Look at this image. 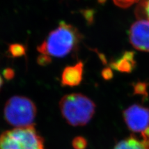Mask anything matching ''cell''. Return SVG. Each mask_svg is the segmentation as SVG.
Returning a JSON list of instances; mask_svg holds the SVG:
<instances>
[{
    "instance_id": "obj_1",
    "label": "cell",
    "mask_w": 149,
    "mask_h": 149,
    "mask_svg": "<svg viewBox=\"0 0 149 149\" xmlns=\"http://www.w3.org/2000/svg\"><path fill=\"white\" fill-rule=\"evenodd\" d=\"M81 39V35L75 27L61 22L50 32L37 50L49 57H63L77 49Z\"/></svg>"
},
{
    "instance_id": "obj_2",
    "label": "cell",
    "mask_w": 149,
    "mask_h": 149,
    "mask_svg": "<svg viewBox=\"0 0 149 149\" xmlns=\"http://www.w3.org/2000/svg\"><path fill=\"white\" fill-rule=\"evenodd\" d=\"M59 106L63 118L73 126L86 125L93 117L96 109L95 102L80 93L64 96Z\"/></svg>"
},
{
    "instance_id": "obj_3",
    "label": "cell",
    "mask_w": 149,
    "mask_h": 149,
    "mask_svg": "<svg viewBox=\"0 0 149 149\" xmlns=\"http://www.w3.org/2000/svg\"><path fill=\"white\" fill-rule=\"evenodd\" d=\"M0 149H46L34 125L6 130L0 136Z\"/></svg>"
},
{
    "instance_id": "obj_4",
    "label": "cell",
    "mask_w": 149,
    "mask_h": 149,
    "mask_svg": "<svg viewBox=\"0 0 149 149\" xmlns=\"http://www.w3.org/2000/svg\"><path fill=\"white\" fill-rule=\"evenodd\" d=\"M37 114L34 102L22 96H14L6 102L4 116L6 122L13 126L24 127L33 125Z\"/></svg>"
},
{
    "instance_id": "obj_5",
    "label": "cell",
    "mask_w": 149,
    "mask_h": 149,
    "mask_svg": "<svg viewBox=\"0 0 149 149\" xmlns=\"http://www.w3.org/2000/svg\"><path fill=\"white\" fill-rule=\"evenodd\" d=\"M124 119L128 128L134 132H145L149 128V109L133 104L123 111Z\"/></svg>"
},
{
    "instance_id": "obj_6",
    "label": "cell",
    "mask_w": 149,
    "mask_h": 149,
    "mask_svg": "<svg viewBox=\"0 0 149 149\" xmlns=\"http://www.w3.org/2000/svg\"><path fill=\"white\" fill-rule=\"evenodd\" d=\"M130 42L135 49L149 52V21L139 19L130 27Z\"/></svg>"
},
{
    "instance_id": "obj_7",
    "label": "cell",
    "mask_w": 149,
    "mask_h": 149,
    "mask_svg": "<svg viewBox=\"0 0 149 149\" xmlns=\"http://www.w3.org/2000/svg\"><path fill=\"white\" fill-rule=\"evenodd\" d=\"M83 74V63L78 62L73 66L67 67L62 74L61 83L63 86H76L82 81Z\"/></svg>"
},
{
    "instance_id": "obj_8",
    "label": "cell",
    "mask_w": 149,
    "mask_h": 149,
    "mask_svg": "<svg viewBox=\"0 0 149 149\" xmlns=\"http://www.w3.org/2000/svg\"><path fill=\"white\" fill-rule=\"evenodd\" d=\"M135 65L134 54L132 52H125L122 57L111 63V67L119 72H130L134 68Z\"/></svg>"
},
{
    "instance_id": "obj_9",
    "label": "cell",
    "mask_w": 149,
    "mask_h": 149,
    "mask_svg": "<svg viewBox=\"0 0 149 149\" xmlns=\"http://www.w3.org/2000/svg\"><path fill=\"white\" fill-rule=\"evenodd\" d=\"M114 149H149V142L145 140L139 141L134 137H129L119 142Z\"/></svg>"
},
{
    "instance_id": "obj_10",
    "label": "cell",
    "mask_w": 149,
    "mask_h": 149,
    "mask_svg": "<svg viewBox=\"0 0 149 149\" xmlns=\"http://www.w3.org/2000/svg\"><path fill=\"white\" fill-rule=\"evenodd\" d=\"M135 13L139 19L149 21V0H141L136 8Z\"/></svg>"
},
{
    "instance_id": "obj_11",
    "label": "cell",
    "mask_w": 149,
    "mask_h": 149,
    "mask_svg": "<svg viewBox=\"0 0 149 149\" xmlns=\"http://www.w3.org/2000/svg\"><path fill=\"white\" fill-rule=\"evenodd\" d=\"M9 52L13 57H19L25 55L26 48L21 44H11L9 45Z\"/></svg>"
},
{
    "instance_id": "obj_12",
    "label": "cell",
    "mask_w": 149,
    "mask_h": 149,
    "mask_svg": "<svg viewBox=\"0 0 149 149\" xmlns=\"http://www.w3.org/2000/svg\"><path fill=\"white\" fill-rule=\"evenodd\" d=\"M72 145L74 149H85L87 146V142L85 138L77 137L73 139Z\"/></svg>"
},
{
    "instance_id": "obj_13",
    "label": "cell",
    "mask_w": 149,
    "mask_h": 149,
    "mask_svg": "<svg viewBox=\"0 0 149 149\" xmlns=\"http://www.w3.org/2000/svg\"><path fill=\"white\" fill-rule=\"evenodd\" d=\"M138 1L139 0H113L116 5L123 8H128Z\"/></svg>"
},
{
    "instance_id": "obj_14",
    "label": "cell",
    "mask_w": 149,
    "mask_h": 149,
    "mask_svg": "<svg viewBox=\"0 0 149 149\" xmlns=\"http://www.w3.org/2000/svg\"><path fill=\"white\" fill-rule=\"evenodd\" d=\"M37 62L40 65H48L51 62V58L47 55H40L39 57L37 58Z\"/></svg>"
},
{
    "instance_id": "obj_15",
    "label": "cell",
    "mask_w": 149,
    "mask_h": 149,
    "mask_svg": "<svg viewBox=\"0 0 149 149\" xmlns=\"http://www.w3.org/2000/svg\"><path fill=\"white\" fill-rule=\"evenodd\" d=\"M136 92L139 94H144L146 93V85L144 83H139L135 87Z\"/></svg>"
},
{
    "instance_id": "obj_16",
    "label": "cell",
    "mask_w": 149,
    "mask_h": 149,
    "mask_svg": "<svg viewBox=\"0 0 149 149\" xmlns=\"http://www.w3.org/2000/svg\"><path fill=\"white\" fill-rule=\"evenodd\" d=\"M3 74L7 80H10V79L13 78L14 76H15V72H14L12 69L8 68L4 71Z\"/></svg>"
},
{
    "instance_id": "obj_17",
    "label": "cell",
    "mask_w": 149,
    "mask_h": 149,
    "mask_svg": "<svg viewBox=\"0 0 149 149\" xmlns=\"http://www.w3.org/2000/svg\"><path fill=\"white\" fill-rule=\"evenodd\" d=\"M102 74L105 78H110V76H112V73L111 72V70L109 69H106L104 71V72L102 73Z\"/></svg>"
},
{
    "instance_id": "obj_18",
    "label": "cell",
    "mask_w": 149,
    "mask_h": 149,
    "mask_svg": "<svg viewBox=\"0 0 149 149\" xmlns=\"http://www.w3.org/2000/svg\"><path fill=\"white\" fill-rule=\"evenodd\" d=\"M2 85H3V80H2L1 76H0V88H1Z\"/></svg>"
}]
</instances>
